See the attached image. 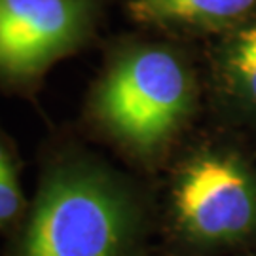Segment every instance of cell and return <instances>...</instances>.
Instances as JSON below:
<instances>
[{
	"label": "cell",
	"instance_id": "obj_1",
	"mask_svg": "<svg viewBox=\"0 0 256 256\" xmlns=\"http://www.w3.org/2000/svg\"><path fill=\"white\" fill-rule=\"evenodd\" d=\"M124 230V210L108 188L59 174L38 200L23 256H116Z\"/></svg>",
	"mask_w": 256,
	"mask_h": 256
},
{
	"label": "cell",
	"instance_id": "obj_5",
	"mask_svg": "<svg viewBox=\"0 0 256 256\" xmlns=\"http://www.w3.org/2000/svg\"><path fill=\"white\" fill-rule=\"evenodd\" d=\"M254 0H133L140 21H214L245 14Z\"/></svg>",
	"mask_w": 256,
	"mask_h": 256
},
{
	"label": "cell",
	"instance_id": "obj_3",
	"mask_svg": "<svg viewBox=\"0 0 256 256\" xmlns=\"http://www.w3.org/2000/svg\"><path fill=\"white\" fill-rule=\"evenodd\" d=\"M90 0H0V72L28 76L80 36Z\"/></svg>",
	"mask_w": 256,
	"mask_h": 256
},
{
	"label": "cell",
	"instance_id": "obj_8",
	"mask_svg": "<svg viewBox=\"0 0 256 256\" xmlns=\"http://www.w3.org/2000/svg\"><path fill=\"white\" fill-rule=\"evenodd\" d=\"M8 169H12V167H10V164H8V158H6L4 148L0 144V173H2V171H8Z\"/></svg>",
	"mask_w": 256,
	"mask_h": 256
},
{
	"label": "cell",
	"instance_id": "obj_6",
	"mask_svg": "<svg viewBox=\"0 0 256 256\" xmlns=\"http://www.w3.org/2000/svg\"><path fill=\"white\" fill-rule=\"evenodd\" d=\"M232 66L256 101V23L241 30L232 50Z\"/></svg>",
	"mask_w": 256,
	"mask_h": 256
},
{
	"label": "cell",
	"instance_id": "obj_2",
	"mask_svg": "<svg viewBox=\"0 0 256 256\" xmlns=\"http://www.w3.org/2000/svg\"><path fill=\"white\" fill-rule=\"evenodd\" d=\"M188 101L182 64L164 50H142L122 59L99 93L110 128L138 146H152L176 126Z\"/></svg>",
	"mask_w": 256,
	"mask_h": 256
},
{
	"label": "cell",
	"instance_id": "obj_4",
	"mask_svg": "<svg viewBox=\"0 0 256 256\" xmlns=\"http://www.w3.org/2000/svg\"><path fill=\"white\" fill-rule=\"evenodd\" d=\"M176 209L196 236H238L254 218V196L241 169L220 158H203L188 167L176 190Z\"/></svg>",
	"mask_w": 256,
	"mask_h": 256
},
{
	"label": "cell",
	"instance_id": "obj_7",
	"mask_svg": "<svg viewBox=\"0 0 256 256\" xmlns=\"http://www.w3.org/2000/svg\"><path fill=\"white\" fill-rule=\"evenodd\" d=\"M21 209V194H19L16 176L12 169L0 173V224L12 220Z\"/></svg>",
	"mask_w": 256,
	"mask_h": 256
}]
</instances>
